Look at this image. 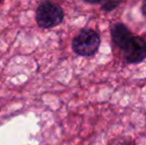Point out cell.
Segmentation results:
<instances>
[{
	"label": "cell",
	"mask_w": 146,
	"mask_h": 145,
	"mask_svg": "<svg viewBox=\"0 0 146 145\" xmlns=\"http://www.w3.org/2000/svg\"><path fill=\"white\" fill-rule=\"evenodd\" d=\"M65 13L61 6L56 2L46 0L43 1L36 9L37 25L42 29H51L63 22Z\"/></svg>",
	"instance_id": "cell-1"
},
{
	"label": "cell",
	"mask_w": 146,
	"mask_h": 145,
	"mask_svg": "<svg viewBox=\"0 0 146 145\" xmlns=\"http://www.w3.org/2000/svg\"><path fill=\"white\" fill-rule=\"evenodd\" d=\"M100 46V35L92 29H83L73 39L72 49L81 57H92Z\"/></svg>",
	"instance_id": "cell-2"
},
{
	"label": "cell",
	"mask_w": 146,
	"mask_h": 145,
	"mask_svg": "<svg viewBox=\"0 0 146 145\" xmlns=\"http://www.w3.org/2000/svg\"><path fill=\"white\" fill-rule=\"evenodd\" d=\"M121 51L127 63L139 64L146 59V40L140 36H132Z\"/></svg>",
	"instance_id": "cell-3"
},
{
	"label": "cell",
	"mask_w": 146,
	"mask_h": 145,
	"mask_svg": "<svg viewBox=\"0 0 146 145\" xmlns=\"http://www.w3.org/2000/svg\"><path fill=\"white\" fill-rule=\"evenodd\" d=\"M110 34H111V40L113 42V44L116 47H118L120 50L126 45V43L129 41V39L133 36L132 33L130 32V30L124 24L120 23V22L112 25Z\"/></svg>",
	"instance_id": "cell-4"
},
{
	"label": "cell",
	"mask_w": 146,
	"mask_h": 145,
	"mask_svg": "<svg viewBox=\"0 0 146 145\" xmlns=\"http://www.w3.org/2000/svg\"><path fill=\"white\" fill-rule=\"evenodd\" d=\"M119 1L118 0H104V3L102 4V9L106 12H110L111 10L115 9L118 6Z\"/></svg>",
	"instance_id": "cell-5"
},
{
	"label": "cell",
	"mask_w": 146,
	"mask_h": 145,
	"mask_svg": "<svg viewBox=\"0 0 146 145\" xmlns=\"http://www.w3.org/2000/svg\"><path fill=\"white\" fill-rule=\"evenodd\" d=\"M110 145H135V142L132 139H130V138L122 137L114 139Z\"/></svg>",
	"instance_id": "cell-6"
},
{
	"label": "cell",
	"mask_w": 146,
	"mask_h": 145,
	"mask_svg": "<svg viewBox=\"0 0 146 145\" xmlns=\"http://www.w3.org/2000/svg\"><path fill=\"white\" fill-rule=\"evenodd\" d=\"M83 1L88 4H92V5H94V4H100L102 5L104 0H83Z\"/></svg>",
	"instance_id": "cell-7"
},
{
	"label": "cell",
	"mask_w": 146,
	"mask_h": 145,
	"mask_svg": "<svg viewBox=\"0 0 146 145\" xmlns=\"http://www.w3.org/2000/svg\"><path fill=\"white\" fill-rule=\"evenodd\" d=\"M141 10H142L143 15L146 16V0H143L142 2V7H141Z\"/></svg>",
	"instance_id": "cell-8"
},
{
	"label": "cell",
	"mask_w": 146,
	"mask_h": 145,
	"mask_svg": "<svg viewBox=\"0 0 146 145\" xmlns=\"http://www.w3.org/2000/svg\"><path fill=\"white\" fill-rule=\"evenodd\" d=\"M1 1H2V0H0V3H1Z\"/></svg>",
	"instance_id": "cell-9"
}]
</instances>
